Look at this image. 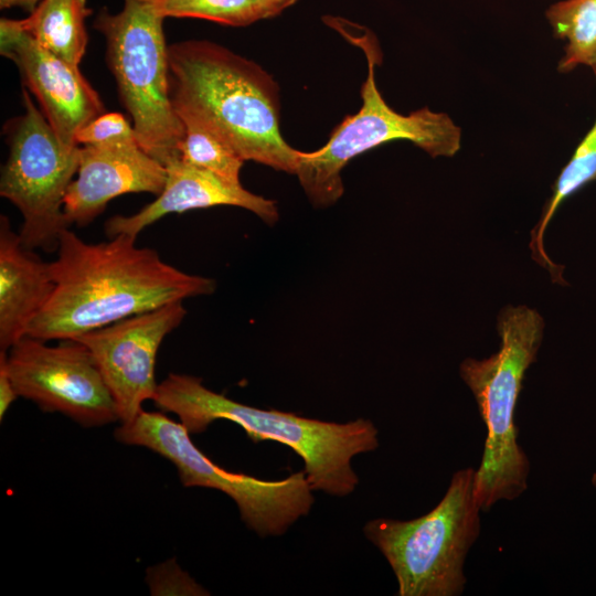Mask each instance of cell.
<instances>
[{
  "label": "cell",
  "mask_w": 596,
  "mask_h": 596,
  "mask_svg": "<svg viewBox=\"0 0 596 596\" xmlns=\"http://www.w3.org/2000/svg\"><path fill=\"white\" fill-rule=\"evenodd\" d=\"M118 234L87 243L70 227L50 263L54 289L28 337L74 339L116 321L188 298L214 292L212 278L193 275L161 259L158 252Z\"/></svg>",
  "instance_id": "6da1fadb"
},
{
  "label": "cell",
  "mask_w": 596,
  "mask_h": 596,
  "mask_svg": "<svg viewBox=\"0 0 596 596\" xmlns=\"http://www.w3.org/2000/svg\"><path fill=\"white\" fill-rule=\"evenodd\" d=\"M170 95L175 113L200 119L245 160L296 173L299 150L280 132V96L258 64L206 40L169 46Z\"/></svg>",
  "instance_id": "7a4b0ae2"
},
{
  "label": "cell",
  "mask_w": 596,
  "mask_h": 596,
  "mask_svg": "<svg viewBox=\"0 0 596 596\" xmlns=\"http://www.w3.org/2000/svg\"><path fill=\"white\" fill-rule=\"evenodd\" d=\"M152 402L161 412L177 415L191 435L225 419L241 426L255 443L288 446L302 459L311 489L330 496L351 494L359 483L352 458L379 447L377 428L369 419L341 424L262 409L213 392L202 379L188 374L170 373L158 384Z\"/></svg>",
  "instance_id": "3957f363"
},
{
  "label": "cell",
  "mask_w": 596,
  "mask_h": 596,
  "mask_svg": "<svg viewBox=\"0 0 596 596\" xmlns=\"http://www.w3.org/2000/svg\"><path fill=\"white\" fill-rule=\"evenodd\" d=\"M498 352L465 359L459 374L470 389L487 436L475 471V498L481 511L500 500H514L528 488L530 460L518 443L514 412L525 371L535 361L544 321L529 307L508 306L498 317Z\"/></svg>",
  "instance_id": "277c9868"
},
{
  "label": "cell",
  "mask_w": 596,
  "mask_h": 596,
  "mask_svg": "<svg viewBox=\"0 0 596 596\" xmlns=\"http://www.w3.org/2000/svg\"><path fill=\"white\" fill-rule=\"evenodd\" d=\"M336 28L363 50L369 71L361 87L359 111L347 116L321 148L299 152L295 174L317 207L330 206L342 196L341 171L354 157L375 147L408 140L436 158L455 156L461 143V129L447 114L424 107L403 115L391 108L375 82V66L382 57L375 36L368 30L354 35L340 24Z\"/></svg>",
  "instance_id": "5b68a950"
},
{
  "label": "cell",
  "mask_w": 596,
  "mask_h": 596,
  "mask_svg": "<svg viewBox=\"0 0 596 596\" xmlns=\"http://www.w3.org/2000/svg\"><path fill=\"white\" fill-rule=\"evenodd\" d=\"M472 467L457 470L437 505L407 521L379 518L363 528L386 558L398 596H459L467 554L480 533Z\"/></svg>",
  "instance_id": "8992f818"
},
{
  "label": "cell",
  "mask_w": 596,
  "mask_h": 596,
  "mask_svg": "<svg viewBox=\"0 0 596 596\" xmlns=\"http://www.w3.org/2000/svg\"><path fill=\"white\" fill-rule=\"evenodd\" d=\"M164 19L156 0H124L120 12L104 8L94 22L105 38L107 63L138 142L163 166L180 158L184 136L171 102Z\"/></svg>",
  "instance_id": "52a82bcc"
},
{
  "label": "cell",
  "mask_w": 596,
  "mask_h": 596,
  "mask_svg": "<svg viewBox=\"0 0 596 596\" xmlns=\"http://www.w3.org/2000/svg\"><path fill=\"white\" fill-rule=\"evenodd\" d=\"M117 441L148 448L172 462L183 487L222 491L237 505L242 521L259 536L284 534L315 502L305 471L262 480L214 464L192 441L188 429L163 412L141 411L115 429Z\"/></svg>",
  "instance_id": "ba28073f"
},
{
  "label": "cell",
  "mask_w": 596,
  "mask_h": 596,
  "mask_svg": "<svg viewBox=\"0 0 596 596\" xmlns=\"http://www.w3.org/2000/svg\"><path fill=\"white\" fill-rule=\"evenodd\" d=\"M24 114L6 125L9 157L1 170L0 194L20 211L19 236L29 249L56 252L70 227L64 199L78 169L81 146L66 147L23 86Z\"/></svg>",
  "instance_id": "9c48e42d"
},
{
  "label": "cell",
  "mask_w": 596,
  "mask_h": 596,
  "mask_svg": "<svg viewBox=\"0 0 596 596\" xmlns=\"http://www.w3.org/2000/svg\"><path fill=\"white\" fill-rule=\"evenodd\" d=\"M24 337L7 353V368L19 397L47 413H61L84 427L119 421L116 403L91 352L81 342L57 345Z\"/></svg>",
  "instance_id": "30bf717a"
},
{
  "label": "cell",
  "mask_w": 596,
  "mask_h": 596,
  "mask_svg": "<svg viewBox=\"0 0 596 596\" xmlns=\"http://www.w3.org/2000/svg\"><path fill=\"white\" fill-rule=\"evenodd\" d=\"M185 315L182 302H172L73 339L91 352L116 403L120 424L132 422L143 402L152 401L159 384L158 350Z\"/></svg>",
  "instance_id": "8fae6325"
},
{
  "label": "cell",
  "mask_w": 596,
  "mask_h": 596,
  "mask_svg": "<svg viewBox=\"0 0 596 596\" xmlns=\"http://www.w3.org/2000/svg\"><path fill=\"white\" fill-rule=\"evenodd\" d=\"M0 52L18 66L24 87L39 100L61 142L66 147L79 146L77 131L104 114L105 107L78 66L40 46L19 20L1 19Z\"/></svg>",
  "instance_id": "7c38bea8"
},
{
  "label": "cell",
  "mask_w": 596,
  "mask_h": 596,
  "mask_svg": "<svg viewBox=\"0 0 596 596\" xmlns=\"http://www.w3.org/2000/svg\"><path fill=\"white\" fill-rule=\"evenodd\" d=\"M166 179V166L139 143L82 146L76 179L64 199L67 223L78 227L88 225L109 201L121 194L159 195Z\"/></svg>",
  "instance_id": "4fadbf2b"
},
{
  "label": "cell",
  "mask_w": 596,
  "mask_h": 596,
  "mask_svg": "<svg viewBox=\"0 0 596 596\" xmlns=\"http://www.w3.org/2000/svg\"><path fill=\"white\" fill-rule=\"evenodd\" d=\"M163 190L155 201L131 215H114L105 223L109 237L128 234L137 237L146 227L170 213L217 205L238 206L272 225L279 219L276 202L231 183L219 175L183 162L180 158L166 164Z\"/></svg>",
  "instance_id": "5bb4252c"
},
{
  "label": "cell",
  "mask_w": 596,
  "mask_h": 596,
  "mask_svg": "<svg viewBox=\"0 0 596 596\" xmlns=\"http://www.w3.org/2000/svg\"><path fill=\"white\" fill-rule=\"evenodd\" d=\"M54 289L50 263L25 248L7 216L0 219V349L26 337Z\"/></svg>",
  "instance_id": "9a60e30c"
},
{
  "label": "cell",
  "mask_w": 596,
  "mask_h": 596,
  "mask_svg": "<svg viewBox=\"0 0 596 596\" xmlns=\"http://www.w3.org/2000/svg\"><path fill=\"white\" fill-rule=\"evenodd\" d=\"M86 0H42L21 28L43 49L78 66L87 45Z\"/></svg>",
  "instance_id": "2e32d148"
},
{
  "label": "cell",
  "mask_w": 596,
  "mask_h": 596,
  "mask_svg": "<svg viewBox=\"0 0 596 596\" xmlns=\"http://www.w3.org/2000/svg\"><path fill=\"white\" fill-rule=\"evenodd\" d=\"M594 74L596 77V71ZM594 181H596V119L576 147L570 161L560 172L553 185V193L546 202L540 220L531 231L529 243L531 256L535 263L550 272L554 283L565 284L562 276L564 267L553 263L547 256L543 243L545 230L558 206L568 196Z\"/></svg>",
  "instance_id": "e0dca14e"
},
{
  "label": "cell",
  "mask_w": 596,
  "mask_h": 596,
  "mask_svg": "<svg viewBox=\"0 0 596 596\" xmlns=\"http://www.w3.org/2000/svg\"><path fill=\"white\" fill-rule=\"evenodd\" d=\"M556 39L566 41L557 71L568 73L579 65L596 71V0H562L545 11Z\"/></svg>",
  "instance_id": "ac0fdd59"
},
{
  "label": "cell",
  "mask_w": 596,
  "mask_h": 596,
  "mask_svg": "<svg viewBox=\"0 0 596 596\" xmlns=\"http://www.w3.org/2000/svg\"><path fill=\"white\" fill-rule=\"evenodd\" d=\"M178 116L184 125V136L179 146L180 159L231 183L240 184V172L245 160L200 119L185 113H178Z\"/></svg>",
  "instance_id": "d6986e66"
},
{
  "label": "cell",
  "mask_w": 596,
  "mask_h": 596,
  "mask_svg": "<svg viewBox=\"0 0 596 596\" xmlns=\"http://www.w3.org/2000/svg\"><path fill=\"white\" fill-rule=\"evenodd\" d=\"M156 3L166 18H196L232 26L265 19L257 0H156Z\"/></svg>",
  "instance_id": "ffe728a7"
},
{
  "label": "cell",
  "mask_w": 596,
  "mask_h": 596,
  "mask_svg": "<svg viewBox=\"0 0 596 596\" xmlns=\"http://www.w3.org/2000/svg\"><path fill=\"white\" fill-rule=\"evenodd\" d=\"M81 146L139 143L134 126L119 113H104L82 127L76 134Z\"/></svg>",
  "instance_id": "44dd1931"
},
{
  "label": "cell",
  "mask_w": 596,
  "mask_h": 596,
  "mask_svg": "<svg viewBox=\"0 0 596 596\" xmlns=\"http://www.w3.org/2000/svg\"><path fill=\"white\" fill-rule=\"evenodd\" d=\"M147 582L152 595H207L174 560L147 570Z\"/></svg>",
  "instance_id": "7402d4cb"
},
{
  "label": "cell",
  "mask_w": 596,
  "mask_h": 596,
  "mask_svg": "<svg viewBox=\"0 0 596 596\" xmlns=\"http://www.w3.org/2000/svg\"><path fill=\"white\" fill-rule=\"evenodd\" d=\"M19 397L7 368V351H0V419Z\"/></svg>",
  "instance_id": "603a6c76"
},
{
  "label": "cell",
  "mask_w": 596,
  "mask_h": 596,
  "mask_svg": "<svg viewBox=\"0 0 596 596\" xmlns=\"http://www.w3.org/2000/svg\"><path fill=\"white\" fill-rule=\"evenodd\" d=\"M265 19L273 18L281 13L285 9L295 4L298 0H257Z\"/></svg>",
  "instance_id": "cb8c5ba5"
},
{
  "label": "cell",
  "mask_w": 596,
  "mask_h": 596,
  "mask_svg": "<svg viewBox=\"0 0 596 596\" xmlns=\"http://www.w3.org/2000/svg\"><path fill=\"white\" fill-rule=\"evenodd\" d=\"M41 1L42 0H0V8L7 9L19 7L31 13Z\"/></svg>",
  "instance_id": "d4e9b609"
},
{
  "label": "cell",
  "mask_w": 596,
  "mask_h": 596,
  "mask_svg": "<svg viewBox=\"0 0 596 596\" xmlns=\"http://www.w3.org/2000/svg\"><path fill=\"white\" fill-rule=\"evenodd\" d=\"M590 480H592V485H593V487H594V488H595V490H596V472H594V473H593V476H592V479H590Z\"/></svg>",
  "instance_id": "484cf974"
}]
</instances>
